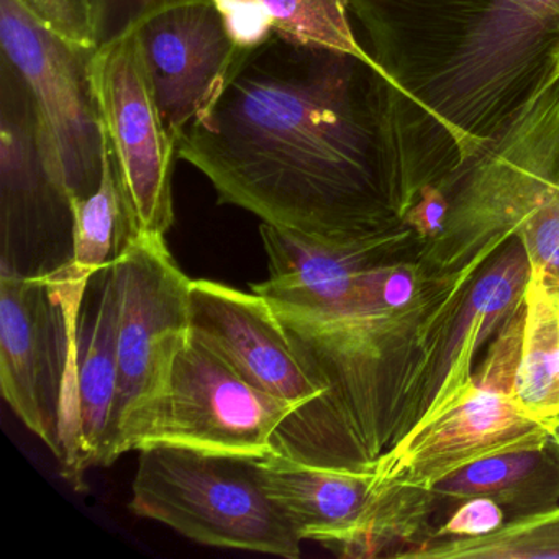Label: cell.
Returning a JSON list of instances; mask_svg holds the SVG:
<instances>
[{
    "label": "cell",
    "instance_id": "obj_1",
    "mask_svg": "<svg viewBox=\"0 0 559 559\" xmlns=\"http://www.w3.org/2000/svg\"><path fill=\"white\" fill-rule=\"evenodd\" d=\"M382 80L355 55L271 35L243 50L178 158L263 224L325 241L388 230L402 221L385 198Z\"/></svg>",
    "mask_w": 559,
    "mask_h": 559
},
{
    "label": "cell",
    "instance_id": "obj_2",
    "mask_svg": "<svg viewBox=\"0 0 559 559\" xmlns=\"http://www.w3.org/2000/svg\"><path fill=\"white\" fill-rule=\"evenodd\" d=\"M389 97L392 175L407 198L450 188L556 71L559 0H346Z\"/></svg>",
    "mask_w": 559,
    "mask_h": 559
},
{
    "label": "cell",
    "instance_id": "obj_3",
    "mask_svg": "<svg viewBox=\"0 0 559 559\" xmlns=\"http://www.w3.org/2000/svg\"><path fill=\"white\" fill-rule=\"evenodd\" d=\"M443 231L418 243L431 273L484 266L519 238L533 271L559 283V71L461 176Z\"/></svg>",
    "mask_w": 559,
    "mask_h": 559
},
{
    "label": "cell",
    "instance_id": "obj_4",
    "mask_svg": "<svg viewBox=\"0 0 559 559\" xmlns=\"http://www.w3.org/2000/svg\"><path fill=\"white\" fill-rule=\"evenodd\" d=\"M90 281L67 266L45 277L0 276V388L17 417L83 479L78 326Z\"/></svg>",
    "mask_w": 559,
    "mask_h": 559
},
{
    "label": "cell",
    "instance_id": "obj_5",
    "mask_svg": "<svg viewBox=\"0 0 559 559\" xmlns=\"http://www.w3.org/2000/svg\"><path fill=\"white\" fill-rule=\"evenodd\" d=\"M130 509L217 548L297 559L299 533L258 483L251 457L175 447L140 450Z\"/></svg>",
    "mask_w": 559,
    "mask_h": 559
},
{
    "label": "cell",
    "instance_id": "obj_6",
    "mask_svg": "<svg viewBox=\"0 0 559 559\" xmlns=\"http://www.w3.org/2000/svg\"><path fill=\"white\" fill-rule=\"evenodd\" d=\"M525 312L497 333L473 381L433 417L418 421L374 464L378 486L431 489L477 461L551 443L545 421L526 414L513 394Z\"/></svg>",
    "mask_w": 559,
    "mask_h": 559
},
{
    "label": "cell",
    "instance_id": "obj_7",
    "mask_svg": "<svg viewBox=\"0 0 559 559\" xmlns=\"http://www.w3.org/2000/svg\"><path fill=\"white\" fill-rule=\"evenodd\" d=\"M296 411L250 384L191 330L163 391L122 428L120 456L152 447L271 456L277 430Z\"/></svg>",
    "mask_w": 559,
    "mask_h": 559
},
{
    "label": "cell",
    "instance_id": "obj_8",
    "mask_svg": "<svg viewBox=\"0 0 559 559\" xmlns=\"http://www.w3.org/2000/svg\"><path fill=\"white\" fill-rule=\"evenodd\" d=\"M0 276L45 277L73 260V195L17 68L0 57Z\"/></svg>",
    "mask_w": 559,
    "mask_h": 559
},
{
    "label": "cell",
    "instance_id": "obj_9",
    "mask_svg": "<svg viewBox=\"0 0 559 559\" xmlns=\"http://www.w3.org/2000/svg\"><path fill=\"white\" fill-rule=\"evenodd\" d=\"M91 81L114 166L140 231L165 237L175 224L169 135L132 19L91 58Z\"/></svg>",
    "mask_w": 559,
    "mask_h": 559
},
{
    "label": "cell",
    "instance_id": "obj_10",
    "mask_svg": "<svg viewBox=\"0 0 559 559\" xmlns=\"http://www.w3.org/2000/svg\"><path fill=\"white\" fill-rule=\"evenodd\" d=\"M2 55L31 87L73 199L99 189L109 143L91 81V58L45 31L19 0H0Z\"/></svg>",
    "mask_w": 559,
    "mask_h": 559
},
{
    "label": "cell",
    "instance_id": "obj_11",
    "mask_svg": "<svg viewBox=\"0 0 559 559\" xmlns=\"http://www.w3.org/2000/svg\"><path fill=\"white\" fill-rule=\"evenodd\" d=\"M119 289V441L168 381L191 333V281L165 237L140 234L116 263ZM120 453V451H119Z\"/></svg>",
    "mask_w": 559,
    "mask_h": 559
},
{
    "label": "cell",
    "instance_id": "obj_12",
    "mask_svg": "<svg viewBox=\"0 0 559 559\" xmlns=\"http://www.w3.org/2000/svg\"><path fill=\"white\" fill-rule=\"evenodd\" d=\"M530 274L528 254L515 238L480 267L466 293L441 313L412 366L395 443L418 421L451 404L473 381L480 346L525 304Z\"/></svg>",
    "mask_w": 559,
    "mask_h": 559
},
{
    "label": "cell",
    "instance_id": "obj_13",
    "mask_svg": "<svg viewBox=\"0 0 559 559\" xmlns=\"http://www.w3.org/2000/svg\"><path fill=\"white\" fill-rule=\"evenodd\" d=\"M132 21L163 122L178 146L207 116L243 48L214 0H145Z\"/></svg>",
    "mask_w": 559,
    "mask_h": 559
},
{
    "label": "cell",
    "instance_id": "obj_14",
    "mask_svg": "<svg viewBox=\"0 0 559 559\" xmlns=\"http://www.w3.org/2000/svg\"><path fill=\"white\" fill-rule=\"evenodd\" d=\"M191 330L254 388L299 412L323 395L264 297L215 281H191ZM293 414V415H294Z\"/></svg>",
    "mask_w": 559,
    "mask_h": 559
},
{
    "label": "cell",
    "instance_id": "obj_15",
    "mask_svg": "<svg viewBox=\"0 0 559 559\" xmlns=\"http://www.w3.org/2000/svg\"><path fill=\"white\" fill-rule=\"evenodd\" d=\"M119 289L116 264L84 290L78 326V401L87 467L110 466L119 453Z\"/></svg>",
    "mask_w": 559,
    "mask_h": 559
},
{
    "label": "cell",
    "instance_id": "obj_16",
    "mask_svg": "<svg viewBox=\"0 0 559 559\" xmlns=\"http://www.w3.org/2000/svg\"><path fill=\"white\" fill-rule=\"evenodd\" d=\"M258 483L302 539L335 551L365 522L376 496L372 471L310 466L271 454L251 457Z\"/></svg>",
    "mask_w": 559,
    "mask_h": 559
},
{
    "label": "cell",
    "instance_id": "obj_17",
    "mask_svg": "<svg viewBox=\"0 0 559 559\" xmlns=\"http://www.w3.org/2000/svg\"><path fill=\"white\" fill-rule=\"evenodd\" d=\"M227 17L228 27L243 50L258 47L271 35L326 45L355 55L395 81L371 57L353 31L346 0H214ZM399 90V87H397Z\"/></svg>",
    "mask_w": 559,
    "mask_h": 559
},
{
    "label": "cell",
    "instance_id": "obj_18",
    "mask_svg": "<svg viewBox=\"0 0 559 559\" xmlns=\"http://www.w3.org/2000/svg\"><path fill=\"white\" fill-rule=\"evenodd\" d=\"M440 502L493 500L507 520L543 512L559 503V454L551 443L477 461L431 487Z\"/></svg>",
    "mask_w": 559,
    "mask_h": 559
},
{
    "label": "cell",
    "instance_id": "obj_19",
    "mask_svg": "<svg viewBox=\"0 0 559 559\" xmlns=\"http://www.w3.org/2000/svg\"><path fill=\"white\" fill-rule=\"evenodd\" d=\"M513 394L536 420L559 415V283L533 270Z\"/></svg>",
    "mask_w": 559,
    "mask_h": 559
},
{
    "label": "cell",
    "instance_id": "obj_20",
    "mask_svg": "<svg viewBox=\"0 0 559 559\" xmlns=\"http://www.w3.org/2000/svg\"><path fill=\"white\" fill-rule=\"evenodd\" d=\"M73 260L67 270L80 281L112 266L142 231L127 201L122 182L107 155L99 189L86 199H73Z\"/></svg>",
    "mask_w": 559,
    "mask_h": 559
},
{
    "label": "cell",
    "instance_id": "obj_21",
    "mask_svg": "<svg viewBox=\"0 0 559 559\" xmlns=\"http://www.w3.org/2000/svg\"><path fill=\"white\" fill-rule=\"evenodd\" d=\"M405 559L559 558V506L507 520L476 538H433L408 549Z\"/></svg>",
    "mask_w": 559,
    "mask_h": 559
},
{
    "label": "cell",
    "instance_id": "obj_22",
    "mask_svg": "<svg viewBox=\"0 0 559 559\" xmlns=\"http://www.w3.org/2000/svg\"><path fill=\"white\" fill-rule=\"evenodd\" d=\"M45 31L83 53L100 47V0H19Z\"/></svg>",
    "mask_w": 559,
    "mask_h": 559
},
{
    "label": "cell",
    "instance_id": "obj_23",
    "mask_svg": "<svg viewBox=\"0 0 559 559\" xmlns=\"http://www.w3.org/2000/svg\"><path fill=\"white\" fill-rule=\"evenodd\" d=\"M507 522L499 503L484 497L463 500L447 522L435 528L430 538H476L497 532ZM427 539V542H428Z\"/></svg>",
    "mask_w": 559,
    "mask_h": 559
},
{
    "label": "cell",
    "instance_id": "obj_24",
    "mask_svg": "<svg viewBox=\"0 0 559 559\" xmlns=\"http://www.w3.org/2000/svg\"><path fill=\"white\" fill-rule=\"evenodd\" d=\"M450 212L447 191L438 185H427L420 189L415 204L405 212L402 222L414 231L420 241L433 240L443 231Z\"/></svg>",
    "mask_w": 559,
    "mask_h": 559
},
{
    "label": "cell",
    "instance_id": "obj_25",
    "mask_svg": "<svg viewBox=\"0 0 559 559\" xmlns=\"http://www.w3.org/2000/svg\"><path fill=\"white\" fill-rule=\"evenodd\" d=\"M545 425L549 433V441H551L552 447L556 448L559 454V415L551 418V420L545 421Z\"/></svg>",
    "mask_w": 559,
    "mask_h": 559
}]
</instances>
